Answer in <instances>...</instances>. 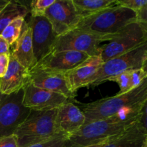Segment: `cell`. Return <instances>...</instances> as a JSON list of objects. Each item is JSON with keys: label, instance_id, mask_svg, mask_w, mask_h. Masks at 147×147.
I'll return each instance as SVG.
<instances>
[{"label": "cell", "instance_id": "1", "mask_svg": "<svg viewBox=\"0 0 147 147\" xmlns=\"http://www.w3.org/2000/svg\"><path fill=\"white\" fill-rule=\"evenodd\" d=\"M142 111L129 110L116 116L93 121L68 136L65 147H83L116 136L142 119Z\"/></svg>", "mask_w": 147, "mask_h": 147}, {"label": "cell", "instance_id": "2", "mask_svg": "<svg viewBox=\"0 0 147 147\" xmlns=\"http://www.w3.org/2000/svg\"><path fill=\"white\" fill-rule=\"evenodd\" d=\"M146 100L147 78L140 86L128 93L82 104L80 109L86 117L85 124H87L93 121L116 116L125 111H142Z\"/></svg>", "mask_w": 147, "mask_h": 147}, {"label": "cell", "instance_id": "3", "mask_svg": "<svg viewBox=\"0 0 147 147\" xmlns=\"http://www.w3.org/2000/svg\"><path fill=\"white\" fill-rule=\"evenodd\" d=\"M136 14L121 6H112L81 19L76 29L101 36L113 35L136 22Z\"/></svg>", "mask_w": 147, "mask_h": 147}, {"label": "cell", "instance_id": "4", "mask_svg": "<svg viewBox=\"0 0 147 147\" xmlns=\"http://www.w3.org/2000/svg\"><path fill=\"white\" fill-rule=\"evenodd\" d=\"M57 109L49 111H31L28 117L16 129L19 147H28L42 143L63 134L57 133L55 128Z\"/></svg>", "mask_w": 147, "mask_h": 147}, {"label": "cell", "instance_id": "5", "mask_svg": "<svg viewBox=\"0 0 147 147\" xmlns=\"http://www.w3.org/2000/svg\"><path fill=\"white\" fill-rule=\"evenodd\" d=\"M113 36L98 35L74 29L56 37L51 52L76 51L86 53L90 57L98 55L100 43L111 41Z\"/></svg>", "mask_w": 147, "mask_h": 147}, {"label": "cell", "instance_id": "6", "mask_svg": "<svg viewBox=\"0 0 147 147\" xmlns=\"http://www.w3.org/2000/svg\"><path fill=\"white\" fill-rule=\"evenodd\" d=\"M147 56V42L130 51L104 62L90 86H98L111 77L125 71L142 68Z\"/></svg>", "mask_w": 147, "mask_h": 147}, {"label": "cell", "instance_id": "7", "mask_svg": "<svg viewBox=\"0 0 147 147\" xmlns=\"http://www.w3.org/2000/svg\"><path fill=\"white\" fill-rule=\"evenodd\" d=\"M30 112L23 104V89L9 95L0 93V138L14 134Z\"/></svg>", "mask_w": 147, "mask_h": 147}, {"label": "cell", "instance_id": "8", "mask_svg": "<svg viewBox=\"0 0 147 147\" xmlns=\"http://www.w3.org/2000/svg\"><path fill=\"white\" fill-rule=\"evenodd\" d=\"M147 42V34L136 22L128 24L119 32L107 45L100 46L99 55L103 63L121 55Z\"/></svg>", "mask_w": 147, "mask_h": 147}, {"label": "cell", "instance_id": "9", "mask_svg": "<svg viewBox=\"0 0 147 147\" xmlns=\"http://www.w3.org/2000/svg\"><path fill=\"white\" fill-rule=\"evenodd\" d=\"M44 17L49 20L57 37L76 29L82 19L73 0H55Z\"/></svg>", "mask_w": 147, "mask_h": 147}, {"label": "cell", "instance_id": "10", "mask_svg": "<svg viewBox=\"0 0 147 147\" xmlns=\"http://www.w3.org/2000/svg\"><path fill=\"white\" fill-rule=\"evenodd\" d=\"M22 89L23 104L31 111L53 110L73 100L60 93L36 87L29 81Z\"/></svg>", "mask_w": 147, "mask_h": 147}, {"label": "cell", "instance_id": "11", "mask_svg": "<svg viewBox=\"0 0 147 147\" xmlns=\"http://www.w3.org/2000/svg\"><path fill=\"white\" fill-rule=\"evenodd\" d=\"M27 23L32 30L33 53L36 63H37L51 53L57 36L45 17H30Z\"/></svg>", "mask_w": 147, "mask_h": 147}, {"label": "cell", "instance_id": "12", "mask_svg": "<svg viewBox=\"0 0 147 147\" xmlns=\"http://www.w3.org/2000/svg\"><path fill=\"white\" fill-rule=\"evenodd\" d=\"M90 57L76 51L51 52L34 66L51 73L65 74Z\"/></svg>", "mask_w": 147, "mask_h": 147}, {"label": "cell", "instance_id": "13", "mask_svg": "<svg viewBox=\"0 0 147 147\" xmlns=\"http://www.w3.org/2000/svg\"><path fill=\"white\" fill-rule=\"evenodd\" d=\"M103 63L99 55L91 56L73 70L67 72L65 77L70 91L76 94L78 89L90 86Z\"/></svg>", "mask_w": 147, "mask_h": 147}, {"label": "cell", "instance_id": "14", "mask_svg": "<svg viewBox=\"0 0 147 147\" xmlns=\"http://www.w3.org/2000/svg\"><path fill=\"white\" fill-rule=\"evenodd\" d=\"M29 82L36 87L63 95L74 100L76 94L69 89L65 74L51 73L34 66L28 72Z\"/></svg>", "mask_w": 147, "mask_h": 147}, {"label": "cell", "instance_id": "15", "mask_svg": "<svg viewBox=\"0 0 147 147\" xmlns=\"http://www.w3.org/2000/svg\"><path fill=\"white\" fill-rule=\"evenodd\" d=\"M85 122L84 113L73 102L64 103L57 109L55 128L57 133L70 136L81 129Z\"/></svg>", "mask_w": 147, "mask_h": 147}, {"label": "cell", "instance_id": "16", "mask_svg": "<svg viewBox=\"0 0 147 147\" xmlns=\"http://www.w3.org/2000/svg\"><path fill=\"white\" fill-rule=\"evenodd\" d=\"M29 70L20 64L10 53V60L7 73L0 78V93L9 95L23 88L29 81Z\"/></svg>", "mask_w": 147, "mask_h": 147}, {"label": "cell", "instance_id": "17", "mask_svg": "<svg viewBox=\"0 0 147 147\" xmlns=\"http://www.w3.org/2000/svg\"><path fill=\"white\" fill-rule=\"evenodd\" d=\"M13 45L14 46L10 53L21 65L30 70L37 64L33 53L32 30L26 22L23 24L20 37Z\"/></svg>", "mask_w": 147, "mask_h": 147}, {"label": "cell", "instance_id": "18", "mask_svg": "<svg viewBox=\"0 0 147 147\" xmlns=\"http://www.w3.org/2000/svg\"><path fill=\"white\" fill-rule=\"evenodd\" d=\"M146 134V129L139 121L123 132L112 137L102 147H141Z\"/></svg>", "mask_w": 147, "mask_h": 147}, {"label": "cell", "instance_id": "19", "mask_svg": "<svg viewBox=\"0 0 147 147\" xmlns=\"http://www.w3.org/2000/svg\"><path fill=\"white\" fill-rule=\"evenodd\" d=\"M30 13L29 7L17 1L9 0L8 4L0 7V34L6 27L19 17L25 18Z\"/></svg>", "mask_w": 147, "mask_h": 147}, {"label": "cell", "instance_id": "20", "mask_svg": "<svg viewBox=\"0 0 147 147\" xmlns=\"http://www.w3.org/2000/svg\"><path fill=\"white\" fill-rule=\"evenodd\" d=\"M82 18L114 5L116 0H73Z\"/></svg>", "mask_w": 147, "mask_h": 147}, {"label": "cell", "instance_id": "21", "mask_svg": "<svg viewBox=\"0 0 147 147\" xmlns=\"http://www.w3.org/2000/svg\"><path fill=\"white\" fill-rule=\"evenodd\" d=\"M24 22H25L24 17H17L11 23H9L1 32V35L7 42L10 47H11L20 37L22 31Z\"/></svg>", "mask_w": 147, "mask_h": 147}, {"label": "cell", "instance_id": "22", "mask_svg": "<svg viewBox=\"0 0 147 147\" xmlns=\"http://www.w3.org/2000/svg\"><path fill=\"white\" fill-rule=\"evenodd\" d=\"M131 70H127L119 75L111 77L108 79L107 81H113L117 83L120 88V90L118 95L124 94L128 93L131 88Z\"/></svg>", "mask_w": 147, "mask_h": 147}, {"label": "cell", "instance_id": "23", "mask_svg": "<svg viewBox=\"0 0 147 147\" xmlns=\"http://www.w3.org/2000/svg\"><path fill=\"white\" fill-rule=\"evenodd\" d=\"M55 0H33L30 2V17H44L45 13L50 6H51Z\"/></svg>", "mask_w": 147, "mask_h": 147}, {"label": "cell", "instance_id": "24", "mask_svg": "<svg viewBox=\"0 0 147 147\" xmlns=\"http://www.w3.org/2000/svg\"><path fill=\"white\" fill-rule=\"evenodd\" d=\"M146 4L147 0H118L116 1L114 5L129 9L137 14Z\"/></svg>", "mask_w": 147, "mask_h": 147}, {"label": "cell", "instance_id": "25", "mask_svg": "<svg viewBox=\"0 0 147 147\" xmlns=\"http://www.w3.org/2000/svg\"><path fill=\"white\" fill-rule=\"evenodd\" d=\"M67 138H68V135L60 134L47 142L32 145L28 147H65L67 142Z\"/></svg>", "mask_w": 147, "mask_h": 147}, {"label": "cell", "instance_id": "26", "mask_svg": "<svg viewBox=\"0 0 147 147\" xmlns=\"http://www.w3.org/2000/svg\"><path fill=\"white\" fill-rule=\"evenodd\" d=\"M147 78V73L142 68L131 70V79L132 90L140 86Z\"/></svg>", "mask_w": 147, "mask_h": 147}, {"label": "cell", "instance_id": "27", "mask_svg": "<svg viewBox=\"0 0 147 147\" xmlns=\"http://www.w3.org/2000/svg\"><path fill=\"white\" fill-rule=\"evenodd\" d=\"M136 22L140 25L147 34V4L136 14Z\"/></svg>", "mask_w": 147, "mask_h": 147}, {"label": "cell", "instance_id": "28", "mask_svg": "<svg viewBox=\"0 0 147 147\" xmlns=\"http://www.w3.org/2000/svg\"><path fill=\"white\" fill-rule=\"evenodd\" d=\"M0 147H19L15 135L12 134L0 138Z\"/></svg>", "mask_w": 147, "mask_h": 147}, {"label": "cell", "instance_id": "29", "mask_svg": "<svg viewBox=\"0 0 147 147\" xmlns=\"http://www.w3.org/2000/svg\"><path fill=\"white\" fill-rule=\"evenodd\" d=\"M10 60V53L0 55V78L7 73Z\"/></svg>", "mask_w": 147, "mask_h": 147}, {"label": "cell", "instance_id": "30", "mask_svg": "<svg viewBox=\"0 0 147 147\" xmlns=\"http://www.w3.org/2000/svg\"><path fill=\"white\" fill-rule=\"evenodd\" d=\"M10 53V46L0 34V55Z\"/></svg>", "mask_w": 147, "mask_h": 147}, {"label": "cell", "instance_id": "31", "mask_svg": "<svg viewBox=\"0 0 147 147\" xmlns=\"http://www.w3.org/2000/svg\"><path fill=\"white\" fill-rule=\"evenodd\" d=\"M140 121L141 123H142V125L144 126V129H146L147 133V100L146 103H145L143 111H142V116Z\"/></svg>", "mask_w": 147, "mask_h": 147}, {"label": "cell", "instance_id": "32", "mask_svg": "<svg viewBox=\"0 0 147 147\" xmlns=\"http://www.w3.org/2000/svg\"><path fill=\"white\" fill-rule=\"evenodd\" d=\"M112 137L109 138V139H107V140L104 141V142H100V143H98V144H92V145H88V146H83V147H102L104 146L105 144H106V143H107L108 142H109V140H110L111 139Z\"/></svg>", "mask_w": 147, "mask_h": 147}, {"label": "cell", "instance_id": "33", "mask_svg": "<svg viewBox=\"0 0 147 147\" xmlns=\"http://www.w3.org/2000/svg\"><path fill=\"white\" fill-rule=\"evenodd\" d=\"M142 69L145 72V73H147V56L146 58H145V60H144L143 64H142Z\"/></svg>", "mask_w": 147, "mask_h": 147}, {"label": "cell", "instance_id": "34", "mask_svg": "<svg viewBox=\"0 0 147 147\" xmlns=\"http://www.w3.org/2000/svg\"><path fill=\"white\" fill-rule=\"evenodd\" d=\"M9 0H0V7H2L5 6L6 4H8Z\"/></svg>", "mask_w": 147, "mask_h": 147}, {"label": "cell", "instance_id": "35", "mask_svg": "<svg viewBox=\"0 0 147 147\" xmlns=\"http://www.w3.org/2000/svg\"><path fill=\"white\" fill-rule=\"evenodd\" d=\"M141 147H147V133L146 134V136H145L144 139L143 141V143Z\"/></svg>", "mask_w": 147, "mask_h": 147}]
</instances>
